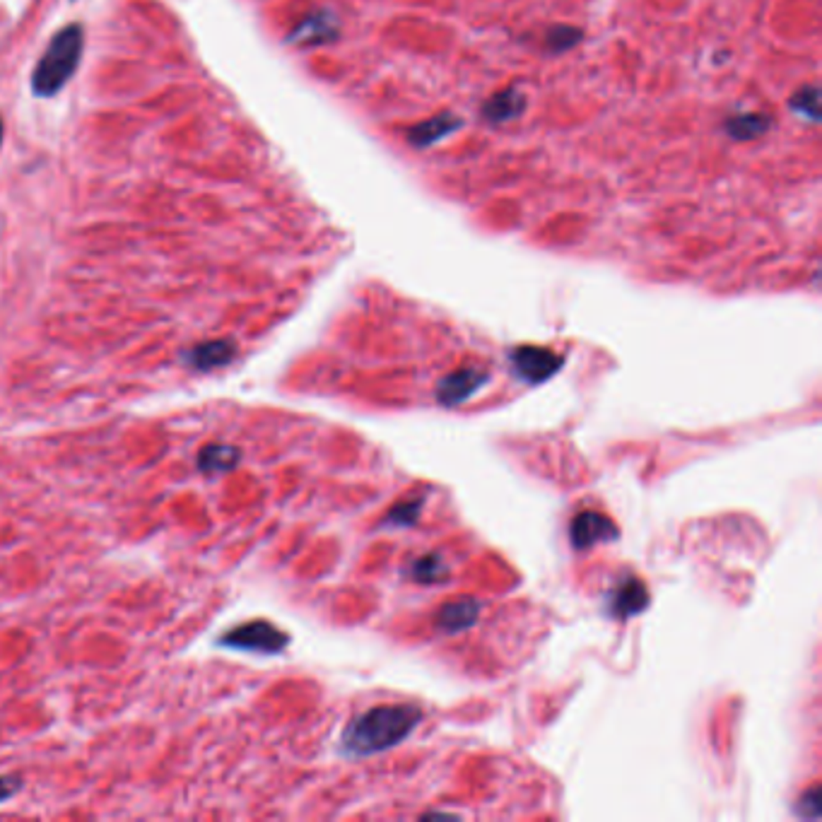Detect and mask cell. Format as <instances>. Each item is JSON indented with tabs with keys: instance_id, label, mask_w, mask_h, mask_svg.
<instances>
[{
	"instance_id": "9",
	"label": "cell",
	"mask_w": 822,
	"mask_h": 822,
	"mask_svg": "<svg viewBox=\"0 0 822 822\" xmlns=\"http://www.w3.org/2000/svg\"><path fill=\"white\" fill-rule=\"evenodd\" d=\"M647 606V593H644V586L640 581H634L630 579L623 589H617L615 603H613V613L615 615H630V613H637Z\"/></svg>"
},
{
	"instance_id": "2",
	"label": "cell",
	"mask_w": 822,
	"mask_h": 822,
	"mask_svg": "<svg viewBox=\"0 0 822 822\" xmlns=\"http://www.w3.org/2000/svg\"><path fill=\"white\" fill-rule=\"evenodd\" d=\"M222 647L237 648V651H261V654H277L287 644V634H283L275 625L256 620L246 623L225 634L220 640Z\"/></svg>"
},
{
	"instance_id": "13",
	"label": "cell",
	"mask_w": 822,
	"mask_h": 822,
	"mask_svg": "<svg viewBox=\"0 0 822 822\" xmlns=\"http://www.w3.org/2000/svg\"><path fill=\"white\" fill-rule=\"evenodd\" d=\"M20 789H22V782L17 776H0V803L13 799Z\"/></svg>"
},
{
	"instance_id": "4",
	"label": "cell",
	"mask_w": 822,
	"mask_h": 822,
	"mask_svg": "<svg viewBox=\"0 0 822 822\" xmlns=\"http://www.w3.org/2000/svg\"><path fill=\"white\" fill-rule=\"evenodd\" d=\"M234 355H237V348L232 345L230 340H210V343L196 345L186 357H189V362L196 369L208 372V369H217V367H225L227 362H232Z\"/></svg>"
},
{
	"instance_id": "8",
	"label": "cell",
	"mask_w": 822,
	"mask_h": 822,
	"mask_svg": "<svg viewBox=\"0 0 822 822\" xmlns=\"http://www.w3.org/2000/svg\"><path fill=\"white\" fill-rule=\"evenodd\" d=\"M485 379H487V374H480V372H461V374H456V377H451V379L442 386L444 401H449V403L463 401L466 395L478 391Z\"/></svg>"
},
{
	"instance_id": "10",
	"label": "cell",
	"mask_w": 822,
	"mask_h": 822,
	"mask_svg": "<svg viewBox=\"0 0 822 822\" xmlns=\"http://www.w3.org/2000/svg\"><path fill=\"white\" fill-rule=\"evenodd\" d=\"M456 128V123L449 119V116H439V119H432L428 123H422V126L412 128L411 131V143L419 145V148H425V145H432L436 138H442V135L451 133Z\"/></svg>"
},
{
	"instance_id": "1",
	"label": "cell",
	"mask_w": 822,
	"mask_h": 822,
	"mask_svg": "<svg viewBox=\"0 0 822 822\" xmlns=\"http://www.w3.org/2000/svg\"><path fill=\"white\" fill-rule=\"evenodd\" d=\"M419 712L415 707H377L360 714L343 733V750L355 758L398 745L418 726Z\"/></svg>"
},
{
	"instance_id": "12",
	"label": "cell",
	"mask_w": 822,
	"mask_h": 822,
	"mask_svg": "<svg viewBox=\"0 0 822 822\" xmlns=\"http://www.w3.org/2000/svg\"><path fill=\"white\" fill-rule=\"evenodd\" d=\"M579 39H581V32L579 30H572V27H555L547 32V47L553 48V51H567V48L577 47Z\"/></svg>"
},
{
	"instance_id": "6",
	"label": "cell",
	"mask_w": 822,
	"mask_h": 822,
	"mask_svg": "<svg viewBox=\"0 0 822 822\" xmlns=\"http://www.w3.org/2000/svg\"><path fill=\"white\" fill-rule=\"evenodd\" d=\"M239 463V451L230 444H208L198 453V468L203 473H225Z\"/></svg>"
},
{
	"instance_id": "11",
	"label": "cell",
	"mask_w": 822,
	"mask_h": 822,
	"mask_svg": "<svg viewBox=\"0 0 822 822\" xmlns=\"http://www.w3.org/2000/svg\"><path fill=\"white\" fill-rule=\"evenodd\" d=\"M767 116H759V114H752V116H738L728 123V133L733 135L735 140H745V138H755L762 131H767Z\"/></svg>"
},
{
	"instance_id": "7",
	"label": "cell",
	"mask_w": 822,
	"mask_h": 822,
	"mask_svg": "<svg viewBox=\"0 0 822 822\" xmlns=\"http://www.w3.org/2000/svg\"><path fill=\"white\" fill-rule=\"evenodd\" d=\"M523 109H526V99H523L521 92L519 89H504V92H499V95H495L490 102L485 104L483 114L490 121L502 123V121L516 119Z\"/></svg>"
},
{
	"instance_id": "5",
	"label": "cell",
	"mask_w": 822,
	"mask_h": 822,
	"mask_svg": "<svg viewBox=\"0 0 822 822\" xmlns=\"http://www.w3.org/2000/svg\"><path fill=\"white\" fill-rule=\"evenodd\" d=\"M613 523L601 514H591V512H586V514L577 516V521L572 526V538H574V546L577 547H589L596 546L598 540H608L610 536H615L613 533Z\"/></svg>"
},
{
	"instance_id": "3",
	"label": "cell",
	"mask_w": 822,
	"mask_h": 822,
	"mask_svg": "<svg viewBox=\"0 0 822 822\" xmlns=\"http://www.w3.org/2000/svg\"><path fill=\"white\" fill-rule=\"evenodd\" d=\"M514 367L519 377L526 381H543L550 374L560 369L562 360L555 357L550 350L540 348H519L514 350Z\"/></svg>"
}]
</instances>
